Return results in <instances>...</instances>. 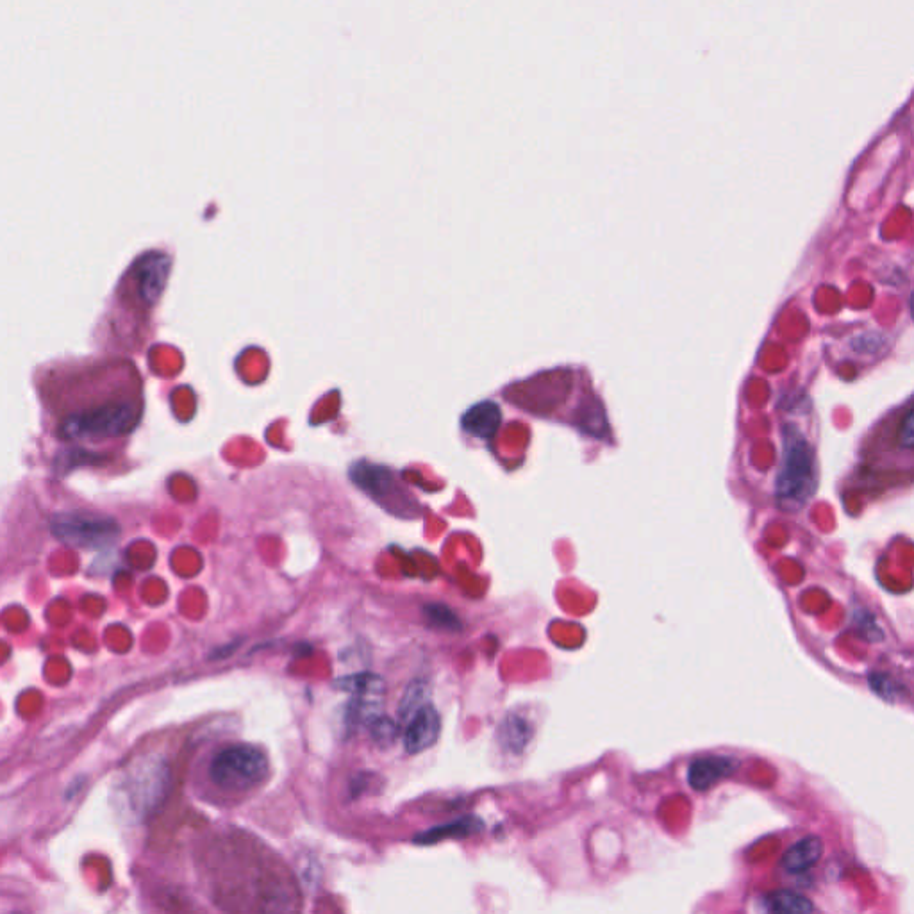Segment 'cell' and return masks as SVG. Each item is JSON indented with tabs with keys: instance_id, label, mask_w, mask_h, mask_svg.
<instances>
[{
	"instance_id": "cell-12",
	"label": "cell",
	"mask_w": 914,
	"mask_h": 914,
	"mask_svg": "<svg viewBox=\"0 0 914 914\" xmlns=\"http://www.w3.org/2000/svg\"><path fill=\"white\" fill-rule=\"evenodd\" d=\"M766 904L773 914H813V904L795 891H773L766 897Z\"/></svg>"
},
{
	"instance_id": "cell-6",
	"label": "cell",
	"mask_w": 914,
	"mask_h": 914,
	"mask_svg": "<svg viewBox=\"0 0 914 914\" xmlns=\"http://www.w3.org/2000/svg\"><path fill=\"white\" fill-rule=\"evenodd\" d=\"M441 720L438 711L431 704L422 707L408 722L404 732V748L406 752L415 756L433 747L440 738Z\"/></svg>"
},
{
	"instance_id": "cell-2",
	"label": "cell",
	"mask_w": 914,
	"mask_h": 914,
	"mask_svg": "<svg viewBox=\"0 0 914 914\" xmlns=\"http://www.w3.org/2000/svg\"><path fill=\"white\" fill-rule=\"evenodd\" d=\"M816 490L815 454L797 429L784 434V461L777 479V500L782 509H800Z\"/></svg>"
},
{
	"instance_id": "cell-10",
	"label": "cell",
	"mask_w": 914,
	"mask_h": 914,
	"mask_svg": "<svg viewBox=\"0 0 914 914\" xmlns=\"http://www.w3.org/2000/svg\"><path fill=\"white\" fill-rule=\"evenodd\" d=\"M532 729L531 723L525 720L522 715H509L500 723L499 741L502 747L506 748L511 754H522L525 747L531 743Z\"/></svg>"
},
{
	"instance_id": "cell-1",
	"label": "cell",
	"mask_w": 914,
	"mask_h": 914,
	"mask_svg": "<svg viewBox=\"0 0 914 914\" xmlns=\"http://www.w3.org/2000/svg\"><path fill=\"white\" fill-rule=\"evenodd\" d=\"M863 456L868 468L914 477V395L873 427Z\"/></svg>"
},
{
	"instance_id": "cell-15",
	"label": "cell",
	"mask_w": 914,
	"mask_h": 914,
	"mask_svg": "<svg viewBox=\"0 0 914 914\" xmlns=\"http://www.w3.org/2000/svg\"><path fill=\"white\" fill-rule=\"evenodd\" d=\"M372 725H374L372 732H374L375 740L381 741V743H390V741L395 740L397 727L388 718H377Z\"/></svg>"
},
{
	"instance_id": "cell-11",
	"label": "cell",
	"mask_w": 914,
	"mask_h": 914,
	"mask_svg": "<svg viewBox=\"0 0 914 914\" xmlns=\"http://www.w3.org/2000/svg\"><path fill=\"white\" fill-rule=\"evenodd\" d=\"M481 827V820H477L475 816H466V818H459L456 822L445 823L440 827L429 829L424 834H418L415 843L416 845H434L447 838H463V836L466 838L470 834L481 831Z\"/></svg>"
},
{
	"instance_id": "cell-16",
	"label": "cell",
	"mask_w": 914,
	"mask_h": 914,
	"mask_svg": "<svg viewBox=\"0 0 914 914\" xmlns=\"http://www.w3.org/2000/svg\"><path fill=\"white\" fill-rule=\"evenodd\" d=\"M911 311H913V318H914V293H913V297H911Z\"/></svg>"
},
{
	"instance_id": "cell-13",
	"label": "cell",
	"mask_w": 914,
	"mask_h": 914,
	"mask_svg": "<svg viewBox=\"0 0 914 914\" xmlns=\"http://www.w3.org/2000/svg\"><path fill=\"white\" fill-rule=\"evenodd\" d=\"M427 704H429V695H427V688H425L424 682H413L408 690H406L404 698H402V704H400V718L408 723L409 720H411L422 707L427 706Z\"/></svg>"
},
{
	"instance_id": "cell-9",
	"label": "cell",
	"mask_w": 914,
	"mask_h": 914,
	"mask_svg": "<svg viewBox=\"0 0 914 914\" xmlns=\"http://www.w3.org/2000/svg\"><path fill=\"white\" fill-rule=\"evenodd\" d=\"M823 841L818 836H807L788 848L782 856V866L786 872H806L822 859Z\"/></svg>"
},
{
	"instance_id": "cell-5",
	"label": "cell",
	"mask_w": 914,
	"mask_h": 914,
	"mask_svg": "<svg viewBox=\"0 0 914 914\" xmlns=\"http://www.w3.org/2000/svg\"><path fill=\"white\" fill-rule=\"evenodd\" d=\"M52 532L74 547H104L117 538L120 529L115 520L104 516L63 513L54 518Z\"/></svg>"
},
{
	"instance_id": "cell-8",
	"label": "cell",
	"mask_w": 914,
	"mask_h": 914,
	"mask_svg": "<svg viewBox=\"0 0 914 914\" xmlns=\"http://www.w3.org/2000/svg\"><path fill=\"white\" fill-rule=\"evenodd\" d=\"M500 422L502 413L499 406L495 402L484 400L466 411L463 416V429L472 436L490 440L499 431Z\"/></svg>"
},
{
	"instance_id": "cell-4",
	"label": "cell",
	"mask_w": 914,
	"mask_h": 914,
	"mask_svg": "<svg viewBox=\"0 0 914 914\" xmlns=\"http://www.w3.org/2000/svg\"><path fill=\"white\" fill-rule=\"evenodd\" d=\"M209 775L225 791H249L265 781L268 759L265 752L252 745H231L217 752L209 766Z\"/></svg>"
},
{
	"instance_id": "cell-3",
	"label": "cell",
	"mask_w": 914,
	"mask_h": 914,
	"mask_svg": "<svg viewBox=\"0 0 914 914\" xmlns=\"http://www.w3.org/2000/svg\"><path fill=\"white\" fill-rule=\"evenodd\" d=\"M138 408L131 400H106L100 406L84 408L68 415L59 431L67 438L122 436L133 429Z\"/></svg>"
},
{
	"instance_id": "cell-14",
	"label": "cell",
	"mask_w": 914,
	"mask_h": 914,
	"mask_svg": "<svg viewBox=\"0 0 914 914\" xmlns=\"http://www.w3.org/2000/svg\"><path fill=\"white\" fill-rule=\"evenodd\" d=\"M424 613L425 618L429 620V624H433L434 627L447 629V631H457V629H461L459 618H457V616L454 615V611L447 606L429 604V606H425Z\"/></svg>"
},
{
	"instance_id": "cell-7",
	"label": "cell",
	"mask_w": 914,
	"mask_h": 914,
	"mask_svg": "<svg viewBox=\"0 0 914 914\" xmlns=\"http://www.w3.org/2000/svg\"><path fill=\"white\" fill-rule=\"evenodd\" d=\"M736 768H738V761H734L732 757H700L690 765L688 782L693 790L706 791L723 779H727L729 775L736 772Z\"/></svg>"
}]
</instances>
